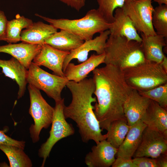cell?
<instances>
[{
    "label": "cell",
    "instance_id": "obj_11",
    "mask_svg": "<svg viewBox=\"0 0 167 167\" xmlns=\"http://www.w3.org/2000/svg\"><path fill=\"white\" fill-rule=\"evenodd\" d=\"M70 52L58 50L44 44L33 58L32 62L39 66H43L48 68L54 75L65 77L63 65L66 57Z\"/></svg>",
    "mask_w": 167,
    "mask_h": 167
},
{
    "label": "cell",
    "instance_id": "obj_34",
    "mask_svg": "<svg viewBox=\"0 0 167 167\" xmlns=\"http://www.w3.org/2000/svg\"><path fill=\"white\" fill-rule=\"evenodd\" d=\"M79 11L85 5L86 0H59Z\"/></svg>",
    "mask_w": 167,
    "mask_h": 167
},
{
    "label": "cell",
    "instance_id": "obj_31",
    "mask_svg": "<svg viewBox=\"0 0 167 167\" xmlns=\"http://www.w3.org/2000/svg\"><path fill=\"white\" fill-rule=\"evenodd\" d=\"M25 142L13 139L6 135L3 131L0 130V145L7 144L15 146L24 149Z\"/></svg>",
    "mask_w": 167,
    "mask_h": 167
},
{
    "label": "cell",
    "instance_id": "obj_25",
    "mask_svg": "<svg viewBox=\"0 0 167 167\" xmlns=\"http://www.w3.org/2000/svg\"><path fill=\"white\" fill-rule=\"evenodd\" d=\"M130 127L126 119L114 121L106 130V140L113 147L118 149L124 140Z\"/></svg>",
    "mask_w": 167,
    "mask_h": 167
},
{
    "label": "cell",
    "instance_id": "obj_30",
    "mask_svg": "<svg viewBox=\"0 0 167 167\" xmlns=\"http://www.w3.org/2000/svg\"><path fill=\"white\" fill-rule=\"evenodd\" d=\"M134 167H158L156 159L146 157L134 158L132 159Z\"/></svg>",
    "mask_w": 167,
    "mask_h": 167
},
{
    "label": "cell",
    "instance_id": "obj_14",
    "mask_svg": "<svg viewBox=\"0 0 167 167\" xmlns=\"http://www.w3.org/2000/svg\"><path fill=\"white\" fill-rule=\"evenodd\" d=\"M150 99L133 90L123 105V111L129 126L141 120L149 105Z\"/></svg>",
    "mask_w": 167,
    "mask_h": 167
},
{
    "label": "cell",
    "instance_id": "obj_10",
    "mask_svg": "<svg viewBox=\"0 0 167 167\" xmlns=\"http://www.w3.org/2000/svg\"><path fill=\"white\" fill-rule=\"evenodd\" d=\"M167 136L147 126L140 143L133 157H146L156 159L167 153Z\"/></svg>",
    "mask_w": 167,
    "mask_h": 167
},
{
    "label": "cell",
    "instance_id": "obj_26",
    "mask_svg": "<svg viewBox=\"0 0 167 167\" xmlns=\"http://www.w3.org/2000/svg\"><path fill=\"white\" fill-rule=\"evenodd\" d=\"M33 23L31 19L17 14L15 19L8 21L6 41L15 43L21 41L22 30L28 28Z\"/></svg>",
    "mask_w": 167,
    "mask_h": 167
},
{
    "label": "cell",
    "instance_id": "obj_9",
    "mask_svg": "<svg viewBox=\"0 0 167 167\" xmlns=\"http://www.w3.org/2000/svg\"><path fill=\"white\" fill-rule=\"evenodd\" d=\"M152 0H126L122 8L136 29L145 35L156 34L152 24Z\"/></svg>",
    "mask_w": 167,
    "mask_h": 167
},
{
    "label": "cell",
    "instance_id": "obj_20",
    "mask_svg": "<svg viewBox=\"0 0 167 167\" xmlns=\"http://www.w3.org/2000/svg\"><path fill=\"white\" fill-rule=\"evenodd\" d=\"M146 127L141 120L130 126L124 140L118 148L117 157H133L140 143L143 132Z\"/></svg>",
    "mask_w": 167,
    "mask_h": 167
},
{
    "label": "cell",
    "instance_id": "obj_8",
    "mask_svg": "<svg viewBox=\"0 0 167 167\" xmlns=\"http://www.w3.org/2000/svg\"><path fill=\"white\" fill-rule=\"evenodd\" d=\"M27 81L56 102L62 99L61 92L69 80L46 71L32 62L28 69Z\"/></svg>",
    "mask_w": 167,
    "mask_h": 167
},
{
    "label": "cell",
    "instance_id": "obj_22",
    "mask_svg": "<svg viewBox=\"0 0 167 167\" xmlns=\"http://www.w3.org/2000/svg\"><path fill=\"white\" fill-rule=\"evenodd\" d=\"M58 29L50 24L39 21L33 23L28 28L22 30L21 41L31 44L43 45L45 40L57 31Z\"/></svg>",
    "mask_w": 167,
    "mask_h": 167
},
{
    "label": "cell",
    "instance_id": "obj_28",
    "mask_svg": "<svg viewBox=\"0 0 167 167\" xmlns=\"http://www.w3.org/2000/svg\"><path fill=\"white\" fill-rule=\"evenodd\" d=\"M126 0H97L98 5L97 9L109 23L113 22L114 12L118 8H122Z\"/></svg>",
    "mask_w": 167,
    "mask_h": 167
},
{
    "label": "cell",
    "instance_id": "obj_29",
    "mask_svg": "<svg viewBox=\"0 0 167 167\" xmlns=\"http://www.w3.org/2000/svg\"><path fill=\"white\" fill-rule=\"evenodd\" d=\"M141 95L157 103L161 107L167 109V83L149 90L138 92Z\"/></svg>",
    "mask_w": 167,
    "mask_h": 167
},
{
    "label": "cell",
    "instance_id": "obj_38",
    "mask_svg": "<svg viewBox=\"0 0 167 167\" xmlns=\"http://www.w3.org/2000/svg\"></svg>",
    "mask_w": 167,
    "mask_h": 167
},
{
    "label": "cell",
    "instance_id": "obj_1",
    "mask_svg": "<svg viewBox=\"0 0 167 167\" xmlns=\"http://www.w3.org/2000/svg\"><path fill=\"white\" fill-rule=\"evenodd\" d=\"M96 101L94 112L100 127L107 130L116 120L126 119L124 103L133 90L127 84L122 70L111 64L92 71Z\"/></svg>",
    "mask_w": 167,
    "mask_h": 167
},
{
    "label": "cell",
    "instance_id": "obj_35",
    "mask_svg": "<svg viewBox=\"0 0 167 167\" xmlns=\"http://www.w3.org/2000/svg\"><path fill=\"white\" fill-rule=\"evenodd\" d=\"M156 159L157 161L158 167H167V153L161 155Z\"/></svg>",
    "mask_w": 167,
    "mask_h": 167
},
{
    "label": "cell",
    "instance_id": "obj_5",
    "mask_svg": "<svg viewBox=\"0 0 167 167\" xmlns=\"http://www.w3.org/2000/svg\"><path fill=\"white\" fill-rule=\"evenodd\" d=\"M122 71L127 84L138 92L148 91L167 83V72L160 63L145 59Z\"/></svg>",
    "mask_w": 167,
    "mask_h": 167
},
{
    "label": "cell",
    "instance_id": "obj_4",
    "mask_svg": "<svg viewBox=\"0 0 167 167\" xmlns=\"http://www.w3.org/2000/svg\"><path fill=\"white\" fill-rule=\"evenodd\" d=\"M35 15L57 29L69 31L84 41L92 39L96 33L109 30L111 24L105 19L97 9L90 10L83 17L73 19H52L38 14Z\"/></svg>",
    "mask_w": 167,
    "mask_h": 167
},
{
    "label": "cell",
    "instance_id": "obj_12",
    "mask_svg": "<svg viewBox=\"0 0 167 167\" xmlns=\"http://www.w3.org/2000/svg\"><path fill=\"white\" fill-rule=\"evenodd\" d=\"M110 34L109 30L105 31L94 38L84 41L79 47L70 51L63 63L64 73L67 66L72 59H77L79 62H82L88 59L89 53L91 51H95L97 54L104 53L106 43Z\"/></svg>",
    "mask_w": 167,
    "mask_h": 167
},
{
    "label": "cell",
    "instance_id": "obj_3",
    "mask_svg": "<svg viewBox=\"0 0 167 167\" xmlns=\"http://www.w3.org/2000/svg\"><path fill=\"white\" fill-rule=\"evenodd\" d=\"M104 63L123 70L145 60L141 42L121 36L109 35L104 49Z\"/></svg>",
    "mask_w": 167,
    "mask_h": 167
},
{
    "label": "cell",
    "instance_id": "obj_36",
    "mask_svg": "<svg viewBox=\"0 0 167 167\" xmlns=\"http://www.w3.org/2000/svg\"><path fill=\"white\" fill-rule=\"evenodd\" d=\"M160 63L163 68L167 72V58L165 55Z\"/></svg>",
    "mask_w": 167,
    "mask_h": 167
},
{
    "label": "cell",
    "instance_id": "obj_18",
    "mask_svg": "<svg viewBox=\"0 0 167 167\" xmlns=\"http://www.w3.org/2000/svg\"><path fill=\"white\" fill-rule=\"evenodd\" d=\"M0 67L5 76L15 81L19 86L17 98L24 95L28 83V69L14 58L9 60L0 59Z\"/></svg>",
    "mask_w": 167,
    "mask_h": 167
},
{
    "label": "cell",
    "instance_id": "obj_32",
    "mask_svg": "<svg viewBox=\"0 0 167 167\" xmlns=\"http://www.w3.org/2000/svg\"><path fill=\"white\" fill-rule=\"evenodd\" d=\"M8 21L4 12L0 10V41H6Z\"/></svg>",
    "mask_w": 167,
    "mask_h": 167
},
{
    "label": "cell",
    "instance_id": "obj_24",
    "mask_svg": "<svg viewBox=\"0 0 167 167\" xmlns=\"http://www.w3.org/2000/svg\"><path fill=\"white\" fill-rule=\"evenodd\" d=\"M0 149L6 155L11 167H31V160L24 149L15 146L0 144Z\"/></svg>",
    "mask_w": 167,
    "mask_h": 167
},
{
    "label": "cell",
    "instance_id": "obj_19",
    "mask_svg": "<svg viewBox=\"0 0 167 167\" xmlns=\"http://www.w3.org/2000/svg\"><path fill=\"white\" fill-rule=\"evenodd\" d=\"M147 126L167 136V110L150 100L147 109L141 120Z\"/></svg>",
    "mask_w": 167,
    "mask_h": 167
},
{
    "label": "cell",
    "instance_id": "obj_27",
    "mask_svg": "<svg viewBox=\"0 0 167 167\" xmlns=\"http://www.w3.org/2000/svg\"><path fill=\"white\" fill-rule=\"evenodd\" d=\"M152 24L156 34L167 37V5H159L154 8Z\"/></svg>",
    "mask_w": 167,
    "mask_h": 167
},
{
    "label": "cell",
    "instance_id": "obj_6",
    "mask_svg": "<svg viewBox=\"0 0 167 167\" xmlns=\"http://www.w3.org/2000/svg\"><path fill=\"white\" fill-rule=\"evenodd\" d=\"M30 106L29 113L34 121L29 128L30 137L33 143L39 141L42 129H47L51 124L54 109L44 98L40 90L28 84Z\"/></svg>",
    "mask_w": 167,
    "mask_h": 167
},
{
    "label": "cell",
    "instance_id": "obj_16",
    "mask_svg": "<svg viewBox=\"0 0 167 167\" xmlns=\"http://www.w3.org/2000/svg\"><path fill=\"white\" fill-rule=\"evenodd\" d=\"M114 11L113 20L109 29L110 34L124 36L129 40L141 42L142 38L140 36L132 21L122 8H117Z\"/></svg>",
    "mask_w": 167,
    "mask_h": 167
},
{
    "label": "cell",
    "instance_id": "obj_17",
    "mask_svg": "<svg viewBox=\"0 0 167 167\" xmlns=\"http://www.w3.org/2000/svg\"><path fill=\"white\" fill-rule=\"evenodd\" d=\"M42 45L23 42L19 44L9 43L0 46V53L11 55L28 69Z\"/></svg>",
    "mask_w": 167,
    "mask_h": 167
},
{
    "label": "cell",
    "instance_id": "obj_23",
    "mask_svg": "<svg viewBox=\"0 0 167 167\" xmlns=\"http://www.w3.org/2000/svg\"><path fill=\"white\" fill-rule=\"evenodd\" d=\"M84 41L77 35L61 29L47 38L45 43L61 51L70 52L79 47Z\"/></svg>",
    "mask_w": 167,
    "mask_h": 167
},
{
    "label": "cell",
    "instance_id": "obj_21",
    "mask_svg": "<svg viewBox=\"0 0 167 167\" xmlns=\"http://www.w3.org/2000/svg\"><path fill=\"white\" fill-rule=\"evenodd\" d=\"M140 36L142 38L141 44L145 59L161 63L165 56L163 49L166 45V39L156 34L146 35L141 33Z\"/></svg>",
    "mask_w": 167,
    "mask_h": 167
},
{
    "label": "cell",
    "instance_id": "obj_15",
    "mask_svg": "<svg viewBox=\"0 0 167 167\" xmlns=\"http://www.w3.org/2000/svg\"><path fill=\"white\" fill-rule=\"evenodd\" d=\"M105 53L92 54L85 61L78 65L70 62L64 72L65 76L69 81L79 82L86 78L88 75L101 64L104 63Z\"/></svg>",
    "mask_w": 167,
    "mask_h": 167
},
{
    "label": "cell",
    "instance_id": "obj_7",
    "mask_svg": "<svg viewBox=\"0 0 167 167\" xmlns=\"http://www.w3.org/2000/svg\"><path fill=\"white\" fill-rule=\"evenodd\" d=\"M65 105L64 98L55 102L49 137L42 144L38 150L39 156L43 159L41 167L44 166L46 160L54 145L60 140L75 133V130L72 125L66 120L63 112Z\"/></svg>",
    "mask_w": 167,
    "mask_h": 167
},
{
    "label": "cell",
    "instance_id": "obj_33",
    "mask_svg": "<svg viewBox=\"0 0 167 167\" xmlns=\"http://www.w3.org/2000/svg\"><path fill=\"white\" fill-rule=\"evenodd\" d=\"M112 167H134L131 157H117L112 165Z\"/></svg>",
    "mask_w": 167,
    "mask_h": 167
},
{
    "label": "cell",
    "instance_id": "obj_37",
    "mask_svg": "<svg viewBox=\"0 0 167 167\" xmlns=\"http://www.w3.org/2000/svg\"><path fill=\"white\" fill-rule=\"evenodd\" d=\"M152 1L157 2L159 5H167V0H152Z\"/></svg>",
    "mask_w": 167,
    "mask_h": 167
},
{
    "label": "cell",
    "instance_id": "obj_2",
    "mask_svg": "<svg viewBox=\"0 0 167 167\" xmlns=\"http://www.w3.org/2000/svg\"><path fill=\"white\" fill-rule=\"evenodd\" d=\"M66 86L71 93L72 100L69 105H65L64 114L66 119H71L76 123L82 141L87 143L92 140L97 144L106 139L107 134H102L103 130L92 105L96 101L92 96L95 89L92 78H86L78 82L69 81Z\"/></svg>",
    "mask_w": 167,
    "mask_h": 167
},
{
    "label": "cell",
    "instance_id": "obj_13",
    "mask_svg": "<svg viewBox=\"0 0 167 167\" xmlns=\"http://www.w3.org/2000/svg\"><path fill=\"white\" fill-rule=\"evenodd\" d=\"M118 149L106 139L102 140L92 147L86 155L85 163L88 167H109L115 160Z\"/></svg>",
    "mask_w": 167,
    "mask_h": 167
}]
</instances>
